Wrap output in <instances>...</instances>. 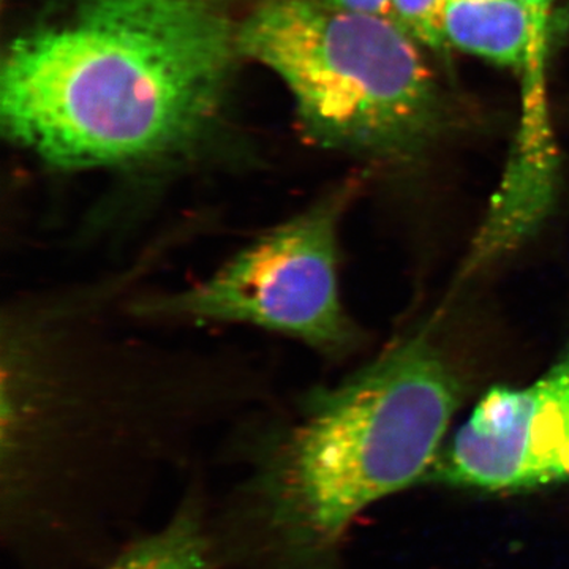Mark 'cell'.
Segmentation results:
<instances>
[{
    "label": "cell",
    "mask_w": 569,
    "mask_h": 569,
    "mask_svg": "<svg viewBox=\"0 0 569 569\" xmlns=\"http://www.w3.org/2000/svg\"><path fill=\"white\" fill-rule=\"evenodd\" d=\"M447 0H391V18L421 47L440 51L447 48L441 18Z\"/></svg>",
    "instance_id": "cell-9"
},
{
    "label": "cell",
    "mask_w": 569,
    "mask_h": 569,
    "mask_svg": "<svg viewBox=\"0 0 569 569\" xmlns=\"http://www.w3.org/2000/svg\"><path fill=\"white\" fill-rule=\"evenodd\" d=\"M358 187L342 183L242 247L212 276L179 290L137 291L122 312L148 328L244 325L346 358L359 332L340 298L339 233Z\"/></svg>",
    "instance_id": "cell-4"
},
{
    "label": "cell",
    "mask_w": 569,
    "mask_h": 569,
    "mask_svg": "<svg viewBox=\"0 0 569 569\" xmlns=\"http://www.w3.org/2000/svg\"><path fill=\"white\" fill-rule=\"evenodd\" d=\"M335 9L391 17V0H321Z\"/></svg>",
    "instance_id": "cell-10"
},
{
    "label": "cell",
    "mask_w": 569,
    "mask_h": 569,
    "mask_svg": "<svg viewBox=\"0 0 569 569\" xmlns=\"http://www.w3.org/2000/svg\"><path fill=\"white\" fill-rule=\"evenodd\" d=\"M239 52L280 78L318 148L407 162L443 133L447 104L421 44L391 17L321 0H263Z\"/></svg>",
    "instance_id": "cell-3"
},
{
    "label": "cell",
    "mask_w": 569,
    "mask_h": 569,
    "mask_svg": "<svg viewBox=\"0 0 569 569\" xmlns=\"http://www.w3.org/2000/svg\"><path fill=\"white\" fill-rule=\"evenodd\" d=\"M447 47L519 71L526 51L520 0H447L441 18Z\"/></svg>",
    "instance_id": "cell-7"
},
{
    "label": "cell",
    "mask_w": 569,
    "mask_h": 569,
    "mask_svg": "<svg viewBox=\"0 0 569 569\" xmlns=\"http://www.w3.org/2000/svg\"><path fill=\"white\" fill-rule=\"evenodd\" d=\"M217 557L203 509L187 498L167 526L138 539L103 569H216Z\"/></svg>",
    "instance_id": "cell-8"
},
{
    "label": "cell",
    "mask_w": 569,
    "mask_h": 569,
    "mask_svg": "<svg viewBox=\"0 0 569 569\" xmlns=\"http://www.w3.org/2000/svg\"><path fill=\"white\" fill-rule=\"evenodd\" d=\"M238 28L204 0H74L11 40L0 123L56 171L144 173L212 140Z\"/></svg>",
    "instance_id": "cell-1"
},
{
    "label": "cell",
    "mask_w": 569,
    "mask_h": 569,
    "mask_svg": "<svg viewBox=\"0 0 569 569\" xmlns=\"http://www.w3.org/2000/svg\"><path fill=\"white\" fill-rule=\"evenodd\" d=\"M520 2L526 11V51L518 71L519 129L496 209L515 222L538 223L552 200L559 168L549 103V56L557 0Z\"/></svg>",
    "instance_id": "cell-6"
},
{
    "label": "cell",
    "mask_w": 569,
    "mask_h": 569,
    "mask_svg": "<svg viewBox=\"0 0 569 569\" xmlns=\"http://www.w3.org/2000/svg\"><path fill=\"white\" fill-rule=\"evenodd\" d=\"M433 479L485 492L569 482V342L529 387H496L481 397Z\"/></svg>",
    "instance_id": "cell-5"
},
{
    "label": "cell",
    "mask_w": 569,
    "mask_h": 569,
    "mask_svg": "<svg viewBox=\"0 0 569 569\" xmlns=\"http://www.w3.org/2000/svg\"><path fill=\"white\" fill-rule=\"evenodd\" d=\"M462 395L447 356L413 335L340 383L269 403L249 429L230 519L238 559L249 569H328L367 507L429 470Z\"/></svg>",
    "instance_id": "cell-2"
},
{
    "label": "cell",
    "mask_w": 569,
    "mask_h": 569,
    "mask_svg": "<svg viewBox=\"0 0 569 569\" xmlns=\"http://www.w3.org/2000/svg\"><path fill=\"white\" fill-rule=\"evenodd\" d=\"M204 2L216 3V6H219L220 0H204Z\"/></svg>",
    "instance_id": "cell-11"
}]
</instances>
